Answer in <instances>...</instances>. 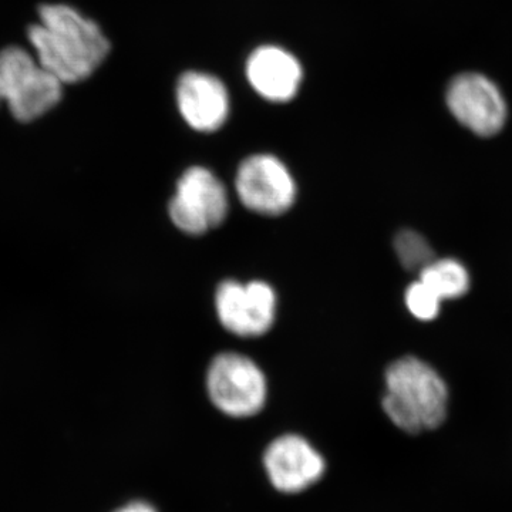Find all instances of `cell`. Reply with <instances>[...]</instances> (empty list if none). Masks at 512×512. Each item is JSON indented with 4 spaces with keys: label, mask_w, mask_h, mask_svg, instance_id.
<instances>
[{
    "label": "cell",
    "mask_w": 512,
    "mask_h": 512,
    "mask_svg": "<svg viewBox=\"0 0 512 512\" xmlns=\"http://www.w3.org/2000/svg\"><path fill=\"white\" fill-rule=\"evenodd\" d=\"M451 116L478 137H494L508 119V104L501 87L478 72L458 73L446 87Z\"/></svg>",
    "instance_id": "obj_5"
},
{
    "label": "cell",
    "mask_w": 512,
    "mask_h": 512,
    "mask_svg": "<svg viewBox=\"0 0 512 512\" xmlns=\"http://www.w3.org/2000/svg\"><path fill=\"white\" fill-rule=\"evenodd\" d=\"M419 281L440 301L460 298L470 288L467 269L456 259H434L420 272Z\"/></svg>",
    "instance_id": "obj_12"
},
{
    "label": "cell",
    "mask_w": 512,
    "mask_h": 512,
    "mask_svg": "<svg viewBox=\"0 0 512 512\" xmlns=\"http://www.w3.org/2000/svg\"><path fill=\"white\" fill-rule=\"evenodd\" d=\"M228 192L220 178L204 167H191L178 180L170 217L188 235H202L227 218Z\"/></svg>",
    "instance_id": "obj_6"
},
{
    "label": "cell",
    "mask_w": 512,
    "mask_h": 512,
    "mask_svg": "<svg viewBox=\"0 0 512 512\" xmlns=\"http://www.w3.org/2000/svg\"><path fill=\"white\" fill-rule=\"evenodd\" d=\"M62 96L63 83L36 57L16 46L0 50V103L8 104L16 120L28 123L45 116Z\"/></svg>",
    "instance_id": "obj_3"
},
{
    "label": "cell",
    "mask_w": 512,
    "mask_h": 512,
    "mask_svg": "<svg viewBox=\"0 0 512 512\" xmlns=\"http://www.w3.org/2000/svg\"><path fill=\"white\" fill-rule=\"evenodd\" d=\"M235 190L248 210L268 217L285 214L296 200L291 171L271 154H255L242 161L235 177Z\"/></svg>",
    "instance_id": "obj_7"
},
{
    "label": "cell",
    "mask_w": 512,
    "mask_h": 512,
    "mask_svg": "<svg viewBox=\"0 0 512 512\" xmlns=\"http://www.w3.org/2000/svg\"><path fill=\"white\" fill-rule=\"evenodd\" d=\"M394 249L399 256L400 264L410 272L423 271L434 261V251L429 242L419 232L404 229L394 239Z\"/></svg>",
    "instance_id": "obj_13"
},
{
    "label": "cell",
    "mask_w": 512,
    "mask_h": 512,
    "mask_svg": "<svg viewBox=\"0 0 512 512\" xmlns=\"http://www.w3.org/2000/svg\"><path fill=\"white\" fill-rule=\"evenodd\" d=\"M177 106L185 123L200 133L220 130L229 117L231 101L225 84L218 77L202 72H187L175 90Z\"/></svg>",
    "instance_id": "obj_10"
},
{
    "label": "cell",
    "mask_w": 512,
    "mask_h": 512,
    "mask_svg": "<svg viewBox=\"0 0 512 512\" xmlns=\"http://www.w3.org/2000/svg\"><path fill=\"white\" fill-rule=\"evenodd\" d=\"M269 480L282 493H299L318 483L325 460L303 437L286 434L269 444L264 456Z\"/></svg>",
    "instance_id": "obj_9"
},
{
    "label": "cell",
    "mask_w": 512,
    "mask_h": 512,
    "mask_svg": "<svg viewBox=\"0 0 512 512\" xmlns=\"http://www.w3.org/2000/svg\"><path fill=\"white\" fill-rule=\"evenodd\" d=\"M447 402L446 383L423 360L406 356L387 369L383 410L406 433L437 429L446 420Z\"/></svg>",
    "instance_id": "obj_2"
},
{
    "label": "cell",
    "mask_w": 512,
    "mask_h": 512,
    "mask_svg": "<svg viewBox=\"0 0 512 512\" xmlns=\"http://www.w3.org/2000/svg\"><path fill=\"white\" fill-rule=\"evenodd\" d=\"M407 308L412 312L414 318L420 320L436 319L440 311V299L427 288L421 281L413 282L407 288L406 295Z\"/></svg>",
    "instance_id": "obj_14"
},
{
    "label": "cell",
    "mask_w": 512,
    "mask_h": 512,
    "mask_svg": "<svg viewBox=\"0 0 512 512\" xmlns=\"http://www.w3.org/2000/svg\"><path fill=\"white\" fill-rule=\"evenodd\" d=\"M114 512H157L153 505L144 503V501H134L121 507L120 510Z\"/></svg>",
    "instance_id": "obj_15"
},
{
    "label": "cell",
    "mask_w": 512,
    "mask_h": 512,
    "mask_svg": "<svg viewBox=\"0 0 512 512\" xmlns=\"http://www.w3.org/2000/svg\"><path fill=\"white\" fill-rule=\"evenodd\" d=\"M28 37L43 69L63 84L84 82L103 64L110 42L92 19L72 6L45 5Z\"/></svg>",
    "instance_id": "obj_1"
},
{
    "label": "cell",
    "mask_w": 512,
    "mask_h": 512,
    "mask_svg": "<svg viewBox=\"0 0 512 512\" xmlns=\"http://www.w3.org/2000/svg\"><path fill=\"white\" fill-rule=\"evenodd\" d=\"M252 89L271 103L295 99L303 82L299 60L279 46H261L251 53L245 66Z\"/></svg>",
    "instance_id": "obj_11"
},
{
    "label": "cell",
    "mask_w": 512,
    "mask_h": 512,
    "mask_svg": "<svg viewBox=\"0 0 512 512\" xmlns=\"http://www.w3.org/2000/svg\"><path fill=\"white\" fill-rule=\"evenodd\" d=\"M207 389L215 407L237 419L261 412L268 396L261 367L249 357L234 352L221 353L212 360Z\"/></svg>",
    "instance_id": "obj_4"
},
{
    "label": "cell",
    "mask_w": 512,
    "mask_h": 512,
    "mask_svg": "<svg viewBox=\"0 0 512 512\" xmlns=\"http://www.w3.org/2000/svg\"><path fill=\"white\" fill-rule=\"evenodd\" d=\"M215 308L228 332L241 338H258L274 325L276 293L262 281L242 284L228 279L218 286Z\"/></svg>",
    "instance_id": "obj_8"
}]
</instances>
